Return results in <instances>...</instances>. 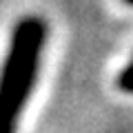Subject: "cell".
Segmentation results:
<instances>
[{"label": "cell", "mask_w": 133, "mask_h": 133, "mask_svg": "<svg viewBox=\"0 0 133 133\" xmlns=\"http://www.w3.org/2000/svg\"><path fill=\"white\" fill-rule=\"evenodd\" d=\"M47 44V22L24 16L14 24L0 64V133H16L40 76Z\"/></svg>", "instance_id": "cell-1"}, {"label": "cell", "mask_w": 133, "mask_h": 133, "mask_svg": "<svg viewBox=\"0 0 133 133\" xmlns=\"http://www.w3.org/2000/svg\"><path fill=\"white\" fill-rule=\"evenodd\" d=\"M118 89L122 93H133V58L118 76Z\"/></svg>", "instance_id": "cell-2"}, {"label": "cell", "mask_w": 133, "mask_h": 133, "mask_svg": "<svg viewBox=\"0 0 133 133\" xmlns=\"http://www.w3.org/2000/svg\"><path fill=\"white\" fill-rule=\"evenodd\" d=\"M124 2H127V5H131V7H133V0H124Z\"/></svg>", "instance_id": "cell-3"}]
</instances>
